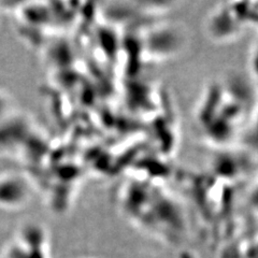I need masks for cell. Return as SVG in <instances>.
<instances>
[{"label": "cell", "instance_id": "1", "mask_svg": "<svg viewBox=\"0 0 258 258\" xmlns=\"http://www.w3.org/2000/svg\"><path fill=\"white\" fill-rule=\"evenodd\" d=\"M28 199V184L22 176L15 174L0 176V206L19 208L25 205Z\"/></svg>", "mask_w": 258, "mask_h": 258}]
</instances>
